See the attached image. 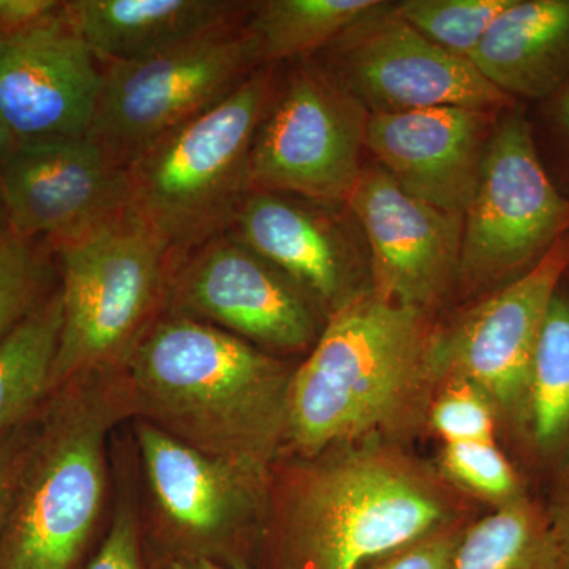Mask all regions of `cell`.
Returning <instances> with one entry per match:
<instances>
[{
	"label": "cell",
	"instance_id": "1",
	"mask_svg": "<svg viewBox=\"0 0 569 569\" xmlns=\"http://www.w3.org/2000/svg\"><path fill=\"white\" fill-rule=\"evenodd\" d=\"M122 372L141 421L212 458L266 477L288 440L295 370L217 326L164 309Z\"/></svg>",
	"mask_w": 569,
	"mask_h": 569
},
{
	"label": "cell",
	"instance_id": "2",
	"mask_svg": "<svg viewBox=\"0 0 569 569\" xmlns=\"http://www.w3.org/2000/svg\"><path fill=\"white\" fill-rule=\"evenodd\" d=\"M425 313L376 295L329 316L295 370L288 440L309 458L395 429L436 383Z\"/></svg>",
	"mask_w": 569,
	"mask_h": 569
},
{
	"label": "cell",
	"instance_id": "3",
	"mask_svg": "<svg viewBox=\"0 0 569 569\" xmlns=\"http://www.w3.org/2000/svg\"><path fill=\"white\" fill-rule=\"evenodd\" d=\"M0 531V569H71L102 516L107 438L134 415L122 367L52 392Z\"/></svg>",
	"mask_w": 569,
	"mask_h": 569
},
{
	"label": "cell",
	"instance_id": "4",
	"mask_svg": "<svg viewBox=\"0 0 569 569\" xmlns=\"http://www.w3.org/2000/svg\"><path fill=\"white\" fill-rule=\"evenodd\" d=\"M266 63L222 102L152 142L126 168L127 209L171 261L224 234L252 190L250 152L274 89Z\"/></svg>",
	"mask_w": 569,
	"mask_h": 569
},
{
	"label": "cell",
	"instance_id": "5",
	"mask_svg": "<svg viewBox=\"0 0 569 569\" xmlns=\"http://www.w3.org/2000/svg\"><path fill=\"white\" fill-rule=\"evenodd\" d=\"M436 482L378 448L337 452L307 467L288 497L284 539L293 569H365L451 526Z\"/></svg>",
	"mask_w": 569,
	"mask_h": 569
},
{
	"label": "cell",
	"instance_id": "6",
	"mask_svg": "<svg viewBox=\"0 0 569 569\" xmlns=\"http://www.w3.org/2000/svg\"><path fill=\"white\" fill-rule=\"evenodd\" d=\"M61 268L62 331L51 395L122 367L167 307L170 257L129 209L51 246Z\"/></svg>",
	"mask_w": 569,
	"mask_h": 569
},
{
	"label": "cell",
	"instance_id": "7",
	"mask_svg": "<svg viewBox=\"0 0 569 569\" xmlns=\"http://www.w3.org/2000/svg\"><path fill=\"white\" fill-rule=\"evenodd\" d=\"M247 17L149 58L104 63L86 138L126 170L152 142L227 99L266 66Z\"/></svg>",
	"mask_w": 569,
	"mask_h": 569
},
{
	"label": "cell",
	"instance_id": "8",
	"mask_svg": "<svg viewBox=\"0 0 569 569\" xmlns=\"http://www.w3.org/2000/svg\"><path fill=\"white\" fill-rule=\"evenodd\" d=\"M369 112L313 58L279 63L250 152L252 190L347 203Z\"/></svg>",
	"mask_w": 569,
	"mask_h": 569
},
{
	"label": "cell",
	"instance_id": "9",
	"mask_svg": "<svg viewBox=\"0 0 569 569\" xmlns=\"http://www.w3.org/2000/svg\"><path fill=\"white\" fill-rule=\"evenodd\" d=\"M569 233V201L542 167L526 116L493 127L477 192L463 213L459 279L505 287L527 274Z\"/></svg>",
	"mask_w": 569,
	"mask_h": 569
},
{
	"label": "cell",
	"instance_id": "10",
	"mask_svg": "<svg viewBox=\"0 0 569 569\" xmlns=\"http://www.w3.org/2000/svg\"><path fill=\"white\" fill-rule=\"evenodd\" d=\"M569 268V233L527 274L498 288L440 335L430 336L433 381H466L523 448L531 366L550 301Z\"/></svg>",
	"mask_w": 569,
	"mask_h": 569
},
{
	"label": "cell",
	"instance_id": "11",
	"mask_svg": "<svg viewBox=\"0 0 569 569\" xmlns=\"http://www.w3.org/2000/svg\"><path fill=\"white\" fill-rule=\"evenodd\" d=\"M369 114L467 108L507 110L511 97L482 77L473 62L427 40L385 2L335 43L309 56Z\"/></svg>",
	"mask_w": 569,
	"mask_h": 569
},
{
	"label": "cell",
	"instance_id": "12",
	"mask_svg": "<svg viewBox=\"0 0 569 569\" xmlns=\"http://www.w3.org/2000/svg\"><path fill=\"white\" fill-rule=\"evenodd\" d=\"M164 309L274 351L306 350L321 332L312 299L228 233L171 261Z\"/></svg>",
	"mask_w": 569,
	"mask_h": 569
},
{
	"label": "cell",
	"instance_id": "13",
	"mask_svg": "<svg viewBox=\"0 0 569 569\" xmlns=\"http://www.w3.org/2000/svg\"><path fill=\"white\" fill-rule=\"evenodd\" d=\"M347 204L369 242L377 298L425 313L459 279L463 213L419 200L378 164L362 168Z\"/></svg>",
	"mask_w": 569,
	"mask_h": 569
},
{
	"label": "cell",
	"instance_id": "14",
	"mask_svg": "<svg viewBox=\"0 0 569 569\" xmlns=\"http://www.w3.org/2000/svg\"><path fill=\"white\" fill-rule=\"evenodd\" d=\"M102 78L66 2L51 20L0 36V116L20 146L88 137Z\"/></svg>",
	"mask_w": 569,
	"mask_h": 569
},
{
	"label": "cell",
	"instance_id": "15",
	"mask_svg": "<svg viewBox=\"0 0 569 569\" xmlns=\"http://www.w3.org/2000/svg\"><path fill=\"white\" fill-rule=\"evenodd\" d=\"M11 233L50 246L127 208L126 170L89 138L21 144L0 170Z\"/></svg>",
	"mask_w": 569,
	"mask_h": 569
},
{
	"label": "cell",
	"instance_id": "16",
	"mask_svg": "<svg viewBox=\"0 0 569 569\" xmlns=\"http://www.w3.org/2000/svg\"><path fill=\"white\" fill-rule=\"evenodd\" d=\"M496 123L493 112L467 108L369 114L366 149L408 193L466 213Z\"/></svg>",
	"mask_w": 569,
	"mask_h": 569
},
{
	"label": "cell",
	"instance_id": "17",
	"mask_svg": "<svg viewBox=\"0 0 569 569\" xmlns=\"http://www.w3.org/2000/svg\"><path fill=\"white\" fill-rule=\"evenodd\" d=\"M326 206L295 194L250 190L227 233L332 313L356 298L353 253Z\"/></svg>",
	"mask_w": 569,
	"mask_h": 569
},
{
	"label": "cell",
	"instance_id": "18",
	"mask_svg": "<svg viewBox=\"0 0 569 569\" xmlns=\"http://www.w3.org/2000/svg\"><path fill=\"white\" fill-rule=\"evenodd\" d=\"M142 466L160 515L183 537H230L257 515L266 477L204 455L140 421Z\"/></svg>",
	"mask_w": 569,
	"mask_h": 569
},
{
	"label": "cell",
	"instance_id": "19",
	"mask_svg": "<svg viewBox=\"0 0 569 569\" xmlns=\"http://www.w3.org/2000/svg\"><path fill=\"white\" fill-rule=\"evenodd\" d=\"M253 2L236 0H71L66 14L100 66L170 50L244 20Z\"/></svg>",
	"mask_w": 569,
	"mask_h": 569
},
{
	"label": "cell",
	"instance_id": "20",
	"mask_svg": "<svg viewBox=\"0 0 569 569\" xmlns=\"http://www.w3.org/2000/svg\"><path fill=\"white\" fill-rule=\"evenodd\" d=\"M470 61L508 97L559 92L569 81V0H512Z\"/></svg>",
	"mask_w": 569,
	"mask_h": 569
},
{
	"label": "cell",
	"instance_id": "21",
	"mask_svg": "<svg viewBox=\"0 0 569 569\" xmlns=\"http://www.w3.org/2000/svg\"><path fill=\"white\" fill-rule=\"evenodd\" d=\"M522 456L550 485L569 466V293L560 288L531 366Z\"/></svg>",
	"mask_w": 569,
	"mask_h": 569
},
{
	"label": "cell",
	"instance_id": "22",
	"mask_svg": "<svg viewBox=\"0 0 569 569\" xmlns=\"http://www.w3.org/2000/svg\"><path fill=\"white\" fill-rule=\"evenodd\" d=\"M61 331L58 288L0 340V437L32 419L50 399Z\"/></svg>",
	"mask_w": 569,
	"mask_h": 569
},
{
	"label": "cell",
	"instance_id": "23",
	"mask_svg": "<svg viewBox=\"0 0 569 569\" xmlns=\"http://www.w3.org/2000/svg\"><path fill=\"white\" fill-rule=\"evenodd\" d=\"M378 0H266L253 2L247 26L263 63L309 58L380 10Z\"/></svg>",
	"mask_w": 569,
	"mask_h": 569
},
{
	"label": "cell",
	"instance_id": "24",
	"mask_svg": "<svg viewBox=\"0 0 569 569\" xmlns=\"http://www.w3.org/2000/svg\"><path fill=\"white\" fill-rule=\"evenodd\" d=\"M455 569H565L545 503L522 498L468 527Z\"/></svg>",
	"mask_w": 569,
	"mask_h": 569
},
{
	"label": "cell",
	"instance_id": "25",
	"mask_svg": "<svg viewBox=\"0 0 569 569\" xmlns=\"http://www.w3.org/2000/svg\"><path fill=\"white\" fill-rule=\"evenodd\" d=\"M512 0H406L392 6L400 20L452 54L470 59Z\"/></svg>",
	"mask_w": 569,
	"mask_h": 569
},
{
	"label": "cell",
	"instance_id": "26",
	"mask_svg": "<svg viewBox=\"0 0 569 569\" xmlns=\"http://www.w3.org/2000/svg\"><path fill=\"white\" fill-rule=\"evenodd\" d=\"M52 247L11 234L0 241V340L47 298Z\"/></svg>",
	"mask_w": 569,
	"mask_h": 569
},
{
	"label": "cell",
	"instance_id": "27",
	"mask_svg": "<svg viewBox=\"0 0 569 569\" xmlns=\"http://www.w3.org/2000/svg\"><path fill=\"white\" fill-rule=\"evenodd\" d=\"M440 467L449 481L497 508L530 497L518 468L496 440L445 443Z\"/></svg>",
	"mask_w": 569,
	"mask_h": 569
},
{
	"label": "cell",
	"instance_id": "28",
	"mask_svg": "<svg viewBox=\"0 0 569 569\" xmlns=\"http://www.w3.org/2000/svg\"><path fill=\"white\" fill-rule=\"evenodd\" d=\"M430 426L445 443L493 441L498 419L492 403L466 381H443V389L430 406Z\"/></svg>",
	"mask_w": 569,
	"mask_h": 569
},
{
	"label": "cell",
	"instance_id": "29",
	"mask_svg": "<svg viewBox=\"0 0 569 569\" xmlns=\"http://www.w3.org/2000/svg\"><path fill=\"white\" fill-rule=\"evenodd\" d=\"M463 531L466 529L456 526L441 527L372 561L365 569H455Z\"/></svg>",
	"mask_w": 569,
	"mask_h": 569
},
{
	"label": "cell",
	"instance_id": "30",
	"mask_svg": "<svg viewBox=\"0 0 569 569\" xmlns=\"http://www.w3.org/2000/svg\"><path fill=\"white\" fill-rule=\"evenodd\" d=\"M88 569H144L141 561L137 516L129 503L116 511L102 548Z\"/></svg>",
	"mask_w": 569,
	"mask_h": 569
},
{
	"label": "cell",
	"instance_id": "31",
	"mask_svg": "<svg viewBox=\"0 0 569 569\" xmlns=\"http://www.w3.org/2000/svg\"><path fill=\"white\" fill-rule=\"evenodd\" d=\"M37 418L33 417L24 425L0 437V531L9 512L11 497L20 478L22 463L28 455L33 432H36Z\"/></svg>",
	"mask_w": 569,
	"mask_h": 569
},
{
	"label": "cell",
	"instance_id": "32",
	"mask_svg": "<svg viewBox=\"0 0 569 569\" xmlns=\"http://www.w3.org/2000/svg\"><path fill=\"white\" fill-rule=\"evenodd\" d=\"M56 0H0V36L36 28L62 10Z\"/></svg>",
	"mask_w": 569,
	"mask_h": 569
},
{
	"label": "cell",
	"instance_id": "33",
	"mask_svg": "<svg viewBox=\"0 0 569 569\" xmlns=\"http://www.w3.org/2000/svg\"><path fill=\"white\" fill-rule=\"evenodd\" d=\"M550 529L569 569V466L550 485L549 500L545 503Z\"/></svg>",
	"mask_w": 569,
	"mask_h": 569
},
{
	"label": "cell",
	"instance_id": "34",
	"mask_svg": "<svg viewBox=\"0 0 569 569\" xmlns=\"http://www.w3.org/2000/svg\"><path fill=\"white\" fill-rule=\"evenodd\" d=\"M553 119H556L561 137H563V140L569 146V81L557 92Z\"/></svg>",
	"mask_w": 569,
	"mask_h": 569
},
{
	"label": "cell",
	"instance_id": "35",
	"mask_svg": "<svg viewBox=\"0 0 569 569\" xmlns=\"http://www.w3.org/2000/svg\"><path fill=\"white\" fill-rule=\"evenodd\" d=\"M18 148H20V142L0 116V170H2L3 164L9 162L10 157Z\"/></svg>",
	"mask_w": 569,
	"mask_h": 569
},
{
	"label": "cell",
	"instance_id": "36",
	"mask_svg": "<svg viewBox=\"0 0 569 569\" xmlns=\"http://www.w3.org/2000/svg\"><path fill=\"white\" fill-rule=\"evenodd\" d=\"M9 212H7L6 201H3L2 189H0V241L11 236Z\"/></svg>",
	"mask_w": 569,
	"mask_h": 569
},
{
	"label": "cell",
	"instance_id": "37",
	"mask_svg": "<svg viewBox=\"0 0 569 569\" xmlns=\"http://www.w3.org/2000/svg\"><path fill=\"white\" fill-rule=\"evenodd\" d=\"M174 569H227L220 567V565L213 563L209 559H197L189 561V563L178 565Z\"/></svg>",
	"mask_w": 569,
	"mask_h": 569
}]
</instances>
